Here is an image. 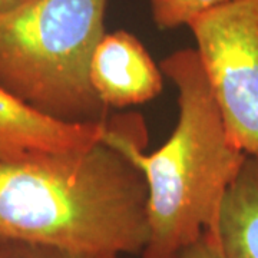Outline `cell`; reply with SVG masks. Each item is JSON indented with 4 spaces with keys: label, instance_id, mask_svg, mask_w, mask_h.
<instances>
[{
    "label": "cell",
    "instance_id": "7",
    "mask_svg": "<svg viewBox=\"0 0 258 258\" xmlns=\"http://www.w3.org/2000/svg\"><path fill=\"white\" fill-rule=\"evenodd\" d=\"M222 258H258V158H245L212 232Z\"/></svg>",
    "mask_w": 258,
    "mask_h": 258
},
{
    "label": "cell",
    "instance_id": "1",
    "mask_svg": "<svg viewBox=\"0 0 258 258\" xmlns=\"http://www.w3.org/2000/svg\"><path fill=\"white\" fill-rule=\"evenodd\" d=\"M161 71L178 89V120L157 151L145 154L147 132L137 115L112 118L103 141L116 148L145 178L148 240L142 258H181L214 232L224 195L247 155L224 125L195 49L174 52Z\"/></svg>",
    "mask_w": 258,
    "mask_h": 258
},
{
    "label": "cell",
    "instance_id": "6",
    "mask_svg": "<svg viewBox=\"0 0 258 258\" xmlns=\"http://www.w3.org/2000/svg\"><path fill=\"white\" fill-rule=\"evenodd\" d=\"M106 123H68L47 118L0 86V162L89 147L101 141Z\"/></svg>",
    "mask_w": 258,
    "mask_h": 258
},
{
    "label": "cell",
    "instance_id": "11",
    "mask_svg": "<svg viewBox=\"0 0 258 258\" xmlns=\"http://www.w3.org/2000/svg\"><path fill=\"white\" fill-rule=\"evenodd\" d=\"M26 2H29V0H0V15H5L8 12L15 10Z\"/></svg>",
    "mask_w": 258,
    "mask_h": 258
},
{
    "label": "cell",
    "instance_id": "3",
    "mask_svg": "<svg viewBox=\"0 0 258 258\" xmlns=\"http://www.w3.org/2000/svg\"><path fill=\"white\" fill-rule=\"evenodd\" d=\"M105 9L106 0H29L0 15V86L47 118L105 122L91 83Z\"/></svg>",
    "mask_w": 258,
    "mask_h": 258
},
{
    "label": "cell",
    "instance_id": "10",
    "mask_svg": "<svg viewBox=\"0 0 258 258\" xmlns=\"http://www.w3.org/2000/svg\"><path fill=\"white\" fill-rule=\"evenodd\" d=\"M181 258H222L212 232H205L200 240L185 249Z\"/></svg>",
    "mask_w": 258,
    "mask_h": 258
},
{
    "label": "cell",
    "instance_id": "5",
    "mask_svg": "<svg viewBox=\"0 0 258 258\" xmlns=\"http://www.w3.org/2000/svg\"><path fill=\"white\" fill-rule=\"evenodd\" d=\"M91 83L109 108H126L155 99L164 76L138 37L119 30L105 33L91 62Z\"/></svg>",
    "mask_w": 258,
    "mask_h": 258
},
{
    "label": "cell",
    "instance_id": "2",
    "mask_svg": "<svg viewBox=\"0 0 258 258\" xmlns=\"http://www.w3.org/2000/svg\"><path fill=\"white\" fill-rule=\"evenodd\" d=\"M0 238L141 255L148 240L145 178L103 138L0 162Z\"/></svg>",
    "mask_w": 258,
    "mask_h": 258
},
{
    "label": "cell",
    "instance_id": "8",
    "mask_svg": "<svg viewBox=\"0 0 258 258\" xmlns=\"http://www.w3.org/2000/svg\"><path fill=\"white\" fill-rule=\"evenodd\" d=\"M152 18L161 29L188 26V23L207 10L235 0H149Z\"/></svg>",
    "mask_w": 258,
    "mask_h": 258
},
{
    "label": "cell",
    "instance_id": "9",
    "mask_svg": "<svg viewBox=\"0 0 258 258\" xmlns=\"http://www.w3.org/2000/svg\"><path fill=\"white\" fill-rule=\"evenodd\" d=\"M0 258H131L113 252H92L75 249L56 248L29 244L23 241L0 238Z\"/></svg>",
    "mask_w": 258,
    "mask_h": 258
},
{
    "label": "cell",
    "instance_id": "4",
    "mask_svg": "<svg viewBox=\"0 0 258 258\" xmlns=\"http://www.w3.org/2000/svg\"><path fill=\"white\" fill-rule=\"evenodd\" d=\"M188 28L230 137L258 158V0L217 6Z\"/></svg>",
    "mask_w": 258,
    "mask_h": 258
}]
</instances>
